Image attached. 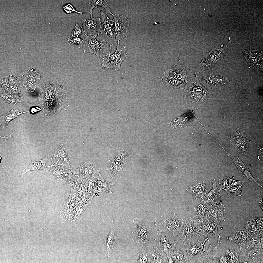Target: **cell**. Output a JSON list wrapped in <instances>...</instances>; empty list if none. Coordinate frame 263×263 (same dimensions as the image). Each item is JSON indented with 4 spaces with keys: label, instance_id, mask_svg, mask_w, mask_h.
Returning <instances> with one entry per match:
<instances>
[{
    "label": "cell",
    "instance_id": "30bf717a",
    "mask_svg": "<svg viewBox=\"0 0 263 263\" xmlns=\"http://www.w3.org/2000/svg\"><path fill=\"white\" fill-rule=\"evenodd\" d=\"M116 50L113 54L101 58L103 69H113L119 70L121 65L126 57L127 48L124 46L116 45Z\"/></svg>",
    "mask_w": 263,
    "mask_h": 263
},
{
    "label": "cell",
    "instance_id": "f546056e",
    "mask_svg": "<svg viewBox=\"0 0 263 263\" xmlns=\"http://www.w3.org/2000/svg\"><path fill=\"white\" fill-rule=\"evenodd\" d=\"M249 235L241 228L235 230L230 237L228 236L227 239L234 242L239 247L241 254L243 255L245 249V244L248 237Z\"/></svg>",
    "mask_w": 263,
    "mask_h": 263
},
{
    "label": "cell",
    "instance_id": "4fadbf2b",
    "mask_svg": "<svg viewBox=\"0 0 263 263\" xmlns=\"http://www.w3.org/2000/svg\"><path fill=\"white\" fill-rule=\"evenodd\" d=\"M227 140L238 153L245 156L249 153V143L246 134L238 130L227 137Z\"/></svg>",
    "mask_w": 263,
    "mask_h": 263
},
{
    "label": "cell",
    "instance_id": "d590c367",
    "mask_svg": "<svg viewBox=\"0 0 263 263\" xmlns=\"http://www.w3.org/2000/svg\"><path fill=\"white\" fill-rule=\"evenodd\" d=\"M244 56L246 61L250 63L252 66L257 65L260 61H262L263 54L262 52L256 51L247 50L245 51Z\"/></svg>",
    "mask_w": 263,
    "mask_h": 263
},
{
    "label": "cell",
    "instance_id": "74e56055",
    "mask_svg": "<svg viewBox=\"0 0 263 263\" xmlns=\"http://www.w3.org/2000/svg\"><path fill=\"white\" fill-rule=\"evenodd\" d=\"M263 232L258 231L247 237L245 247L249 246H263Z\"/></svg>",
    "mask_w": 263,
    "mask_h": 263
},
{
    "label": "cell",
    "instance_id": "7c38bea8",
    "mask_svg": "<svg viewBox=\"0 0 263 263\" xmlns=\"http://www.w3.org/2000/svg\"><path fill=\"white\" fill-rule=\"evenodd\" d=\"M40 75L33 68H29L20 75V87L32 94H34L39 82Z\"/></svg>",
    "mask_w": 263,
    "mask_h": 263
},
{
    "label": "cell",
    "instance_id": "680465c9",
    "mask_svg": "<svg viewBox=\"0 0 263 263\" xmlns=\"http://www.w3.org/2000/svg\"><path fill=\"white\" fill-rule=\"evenodd\" d=\"M216 263H228L226 255L218 256Z\"/></svg>",
    "mask_w": 263,
    "mask_h": 263
},
{
    "label": "cell",
    "instance_id": "5bb4252c",
    "mask_svg": "<svg viewBox=\"0 0 263 263\" xmlns=\"http://www.w3.org/2000/svg\"><path fill=\"white\" fill-rule=\"evenodd\" d=\"M0 89L4 90L18 97L23 98L20 90L19 78L12 72L7 74L0 79Z\"/></svg>",
    "mask_w": 263,
    "mask_h": 263
},
{
    "label": "cell",
    "instance_id": "c3c4849f",
    "mask_svg": "<svg viewBox=\"0 0 263 263\" xmlns=\"http://www.w3.org/2000/svg\"><path fill=\"white\" fill-rule=\"evenodd\" d=\"M69 183L71 187L77 191L85 189L82 184L81 180L74 175L73 178Z\"/></svg>",
    "mask_w": 263,
    "mask_h": 263
},
{
    "label": "cell",
    "instance_id": "f6af8a7d",
    "mask_svg": "<svg viewBox=\"0 0 263 263\" xmlns=\"http://www.w3.org/2000/svg\"><path fill=\"white\" fill-rule=\"evenodd\" d=\"M225 255L228 263H239V254L234 250H227L226 251Z\"/></svg>",
    "mask_w": 263,
    "mask_h": 263
},
{
    "label": "cell",
    "instance_id": "f907efd6",
    "mask_svg": "<svg viewBox=\"0 0 263 263\" xmlns=\"http://www.w3.org/2000/svg\"><path fill=\"white\" fill-rule=\"evenodd\" d=\"M62 9L64 11L65 13L67 14L73 13H76L80 14L89 13V12H83L77 11L73 6L72 4L70 3H67L65 4L63 6Z\"/></svg>",
    "mask_w": 263,
    "mask_h": 263
},
{
    "label": "cell",
    "instance_id": "6da1fadb",
    "mask_svg": "<svg viewBox=\"0 0 263 263\" xmlns=\"http://www.w3.org/2000/svg\"><path fill=\"white\" fill-rule=\"evenodd\" d=\"M66 84L57 81L47 80L43 84L38 96V103L46 117L55 115L67 100Z\"/></svg>",
    "mask_w": 263,
    "mask_h": 263
},
{
    "label": "cell",
    "instance_id": "7dc6e473",
    "mask_svg": "<svg viewBox=\"0 0 263 263\" xmlns=\"http://www.w3.org/2000/svg\"><path fill=\"white\" fill-rule=\"evenodd\" d=\"M242 186L228 187L225 191L228 195L231 197L235 196H241L242 195L241 188Z\"/></svg>",
    "mask_w": 263,
    "mask_h": 263
},
{
    "label": "cell",
    "instance_id": "cb8c5ba5",
    "mask_svg": "<svg viewBox=\"0 0 263 263\" xmlns=\"http://www.w3.org/2000/svg\"><path fill=\"white\" fill-rule=\"evenodd\" d=\"M223 150L231 159L238 169L239 173L244 177L258 186L263 188L260 184L254 178L250 173L249 169L246 164L242 161L238 156L233 155L228 152L222 146L221 147Z\"/></svg>",
    "mask_w": 263,
    "mask_h": 263
},
{
    "label": "cell",
    "instance_id": "60d3db41",
    "mask_svg": "<svg viewBox=\"0 0 263 263\" xmlns=\"http://www.w3.org/2000/svg\"><path fill=\"white\" fill-rule=\"evenodd\" d=\"M194 211L196 218L201 225L206 223V214L207 208L202 204L194 208Z\"/></svg>",
    "mask_w": 263,
    "mask_h": 263
},
{
    "label": "cell",
    "instance_id": "52a82bcc",
    "mask_svg": "<svg viewBox=\"0 0 263 263\" xmlns=\"http://www.w3.org/2000/svg\"><path fill=\"white\" fill-rule=\"evenodd\" d=\"M118 153L115 158L108 165L107 170L111 178L114 179L125 172L128 161L131 157L130 153L123 148L118 147Z\"/></svg>",
    "mask_w": 263,
    "mask_h": 263
},
{
    "label": "cell",
    "instance_id": "816d5d0a",
    "mask_svg": "<svg viewBox=\"0 0 263 263\" xmlns=\"http://www.w3.org/2000/svg\"><path fill=\"white\" fill-rule=\"evenodd\" d=\"M68 40L69 42L68 44L70 45H75L83 44L84 40L83 39L79 37H72L69 36L68 38Z\"/></svg>",
    "mask_w": 263,
    "mask_h": 263
},
{
    "label": "cell",
    "instance_id": "9a60e30c",
    "mask_svg": "<svg viewBox=\"0 0 263 263\" xmlns=\"http://www.w3.org/2000/svg\"><path fill=\"white\" fill-rule=\"evenodd\" d=\"M113 16L112 20L115 26L116 39L118 45L119 44L120 40L130 35L129 20L128 19L122 14H115Z\"/></svg>",
    "mask_w": 263,
    "mask_h": 263
},
{
    "label": "cell",
    "instance_id": "484cf974",
    "mask_svg": "<svg viewBox=\"0 0 263 263\" xmlns=\"http://www.w3.org/2000/svg\"><path fill=\"white\" fill-rule=\"evenodd\" d=\"M168 232L166 229L163 230L161 229H158L156 233H155L154 240L160 248L167 255H169V252L173 246Z\"/></svg>",
    "mask_w": 263,
    "mask_h": 263
},
{
    "label": "cell",
    "instance_id": "2e32d148",
    "mask_svg": "<svg viewBox=\"0 0 263 263\" xmlns=\"http://www.w3.org/2000/svg\"><path fill=\"white\" fill-rule=\"evenodd\" d=\"M218 236L217 243L215 246L212 247L209 244L206 253L202 252L193 257L190 261V263H216L218 256L217 250L223 239L219 234Z\"/></svg>",
    "mask_w": 263,
    "mask_h": 263
},
{
    "label": "cell",
    "instance_id": "8fae6325",
    "mask_svg": "<svg viewBox=\"0 0 263 263\" xmlns=\"http://www.w3.org/2000/svg\"><path fill=\"white\" fill-rule=\"evenodd\" d=\"M44 170L56 183H70L74 176L71 169L56 165L46 167Z\"/></svg>",
    "mask_w": 263,
    "mask_h": 263
},
{
    "label": "cell",
    "instance_id": "8d00e7d4",
    "mask_svg": "<svg viewBox=\"0 0 263 263\" xmlns=\"http://www.w3.org/2000/svg\"><path fill=\"white\" fill-rule=\"evenodd\" d=\"M219 225L216 223L210 222L201 225L200 229L201 233L203 237L204 236L209 241L207 237L208 234L212 233L213 235L216 236L218 233L217 227Z\"/></svg>",
    "mask_w": 263,
    "mask_h": 263
},
{
    "label": "cell",
    "instance_id": "bcb514c9",
    "mask_svg": "<svg viewBox=\"0 0 263 263\" xmlns=\"http://www.w3.org/2000/svg\"><path fill=\"white\" fill-rule=\"evenodd\" d=\"M96 178L94 175L81 180L82 184L86 190L90 192L95 183Z\"/></svg>",
    "mask_w": 263,
    "mask_h": 263
},
{
    "label": "cell",
    "instance_id": "d4e9b609",
    "mask_svg": "<svg viewBox=\"0 0 263 263\" xmlns=\"http://www.w3.org/2000/svg\"><path fill=\"white\" fill-rule=\"evenodd\" d=\"M146 249L149 263H167V255L154 241Z\"/></svg>",
    "mask_w": 263,
    "mask_h": 263
},
{
    "label": "cell",
    "instance_id": "1f68e13d",
    "mask_svg": "<svg viewBox=\"0 0 263 263\" xmlns=\"http://www.w3.org/2000/svg\"><path fill=\"white\" fill-rule=\"evenodd\" d=\"M195 115V113L193 111H188L183 115L168 121L167 124L172 129H177L183 125Z\"/></svg>",
    "mask_w": 263,
    "mask_h": 263
},
{
    "label": "cell",
    "instance_id": "b9f144b4",
    "mask_svg": "<svg viewBox=\"0 0 263 263\" xmlns=\"http://www.w3.org/2000/svg\"><path fill=\"white\" fill-rule=\"evenodd\" d=\"M94 176L97 179V180L95 181V182L98 186L103 189L110 191V193L113 192V190L111 187V186L113 185L112 182L106 181L100 173Z\"/></svg>",
    "mask_w": 263,
    "mask_h": 263
},
{
    "label": "cell",
    "instance_id": "603a6c76",
    "mask_svg": "<svg viewBox=\"0 0 263 263\" xmlns=\"http://www.w3.org/2000/svg\"><path fill=\"white\" fill-rule=\"evenodd\" d=\"M263 246H249L245 247L241 257L247 263H263Z\"/></svg>",
    "mask_w": 263,
    "mask_h": 263
},
{
    "label": "cell",
    "instance_id": "6125c7cd",
    "mask_svg": "<svg viewBox=\"0 0 263 263\" xmlns=\"http://www.w3.org/2000/svg\"><path fill=\"white\" fill-rule=\"evenodd\" d=\"M15 131H16L15 130L13 132H12V133H10V135H9L8 136H0V137L1 138L4 139L5 140H8V139H10V138H13V137L12 136V134L13 133L15 132Z\"/></svg>",
    "mask_w": 263,
    "mask_h": 263
},
{
    "label": "cell",
    "instance_id": "ac0fdd59",
    "mask_svg": "<svg viewBox=\"0 0 263 263\" xmlns=\"http://www.w3.org/2000/svg\"><path fill=\"white\" fill-rule=\"evenodd\" d=\"M101 167L99 164L90 161L82 163L78 168L71 170L73 174L81 180L100 173Z\"/></svg>",
    "mask_w": 263,
    "mask_h": 263
},
{
    "label": "cell",
    "instance_id": "f5cc1de1",
    "mask_svg": "<svg viewBox=\"0 0 263 263\" xmlns=\"http://www.w3.org/2000/svg\"><path fill=\"white\" fill-rule=\"evenodd\" d=\"M229 177H226L220 178L219 180V183L221 190L225 191L229 187Z\"/></svg>",
    "mask_w": 263,
    "mask_h": 263
},
{
    "label": "cell",
    "instance_id": "836d02e7",
    "mask_svg": "<svg viewBox=\"0 0 263 263\" xmlns=\"http://www.w3.org/2000/svg\"><path fill=\"white\" fill-rule=\"evenodd\" d=\"M28 112V111H27L20 112L16 108L12 109L7 113L0 116V127L3 128L6 127L11 121L22 114Z\"/></svg>",
    "mask_w": 263,
    "mask_h": 263
},
{
    "label": "cell",
    "instance_id": "8992f818",
    "mask_svg": "<svg viewBox=\"0 0 263 263\" xmlns=\"http://www.w3.org/2000/svg\"><path fill=\"white\" fill-rule=\"evenodd\" d=\"M201 225L196 218L183 217V229L181 232L174 238V245H177L178 241L182 240L183 242H188V240L193 237L195 239L198 240V243H201L199 240L201 236L200 229Z\"/></svg>",
    "mask_w": 263,
    "mask_h": 263
},
{
    "label": "cell",
    "instance_id": "277c9868",
    "mask_svg": "<svg viewBox=\"0 0 263 263\" xmlns=\"http://www.w3.org/2000/svg\"><path fill=\"white\" fill-rule=\"evenodd\" d=\"M160 79L165 86L180 90L184 89L188 81L186 68L182 64L169 67L163 72Z\"/></svg>",
    "mask_w": 263,
    "mask_h": 263
},
{
    "label": "cell",
    "instance_id": "44dd1931",
    "mask_svg": "<svg viewBox=\"0 0 263 263\" xmlns=\"http://www.w3.org/2000/svg\"><path fill=\"white\" fill-rule=\"evenodd\" d=\"M81 28L84 33L87 35L97 36L101 33L102 25L100 18L93 17L83 18Z\"/></svg>",
    "mask_w": 263,
    "mask_h": 263
},
{
    "label": "cell",
    "instance_id": "e575fe53",
    "mask_svg": "<svg viewBox=\"0 0 263 263\" xmlns=\"http://www.w3.org/2000/svg\"><path fill=\"white\" fill-rule=\"evenodd\" d=\"M255 217L256 216H254L249 217L241 228L249 236L254 234L258 231Z\"/></svg>",
    "mask_w": 263,
    "mask_h": 263
},
{
    "label": "cell",
    "instance_id": "ffe728a7",
    "mask_svg": "<svg viewBox=\"0 0 263 263\" xmlns=\"http://www.w3.org/2000/svg\"><path fill=\"white\" fill-rule=\"evenodd\" d=\"M52 164H55L71 169L70 160L68 158L65 144H59L54 150L51 159Z\"/></svg>",
    "mask_w": 263,
    "mask_h": 263
},
{
    "label": "cell",
    "instance_id": "ab89813d",
    "mask_svg": "<svg viewBox=\"0 0 263 263\" xmlns=\"http://www.w3.org/2000/svg\"><path fill=\"white\" fill-rule=\"evenodd\" d=\"M88 4L91 5L89 12V13L91 17H93L92 12L93 9L96 8L100 7H102L104 8L106 12L109 13L113 16L114 15L111 12L110 8L109 7L108 4L106 0H90Z\"/></svg>",
    "mask_w": 263,
    "mask_h": 263
},
{
    "label": "cell",
    "instance_id": "db71d44e",
    "mask_svg": "<svg viewBox=\"0 0 263 263\" xmlns=\"http://www.w3.org/2000/svg\"><path fill=\"white\" fill-rule=\"evenodd\" d=\"M84 32L82 28L77 22L75 23V25L73 30L70 36L74 37H78L81 35Z\"/></svg>",
    "mask_w": 263,
    "mask_h": 263
},
{
    "label": "cell",
    "instance_id": "d6986e66",
    "mask_svg": "<svg viewBox=\"0 0 263 263\" xmlns=\"http://www.w3.org/2000/svg\"><path fill=\"white\" fill-rule=\"evenodd\" d=\"M164 227L171 232L175 238L180 233L183 229V217L175 213L169 216L162 222Z\"/></svg>",
    "mask_w": 263,
    "mask_h": 263
},
{
    "label": "cell",
    "instance_id": "94428289",
    "mask_svg": "<svg viewBox=\"0 0 263 263\" xmlns=\"http://www.w3.org/2000/svg\"><path fill=\"white\" fill-rule=\"evenodd\" d=\"M7 166H6L3 167H1L0 168V176H1L2 178H3V179H4V181L5 186H6L5 178L6 177L7 175H6L5 174L3 173V172L2 171V169L3 168Z\"/></svg>",
    "mask_w": 263,
    "mask_h": 263
},
{
    "label": "cell",
    "instance_id": "9f6ffc18",
    "mask_svg": "<svg viewBox=\"0 0 263 263\" xmlns=\"http://www.w3.org/2000/svg\"><path fill=\"white\" fill-rule=\"evenodd\" d=\"M244 183V181L236 180L229 178V187L242 186Z\"/></svg>",
    "mask_w": 263,
    "mask_h": 263
},
{
    "label": "cell",
    "instance_id": "be15d7a7",
    "mask_svg": "<svg viewBox=\"0 0 263 263\" xmlns=\"http://www.w3.org/2000/svg\"><path fill=\"white\" fill-rule=\"evenodd\" d=\"M168 259L167 263H174V261L171 256L169 255H167Z\"/></svg>",
    "mask_w": 263,
    "mask_h": 263
},
{
    "label": "cell",
    "instance_id": "9c48e42d",
    "mask_svg": "<svg viewBox=\"0 0 263 263\" xmlns=\"http://www.w3.org/2000/svg\"><path fill=\"white\" fill-rule=\"evenodd\" d=\"M198 81L207 88L212 90L230 82L227 77L216 72L203 71L197 76Z\"/></svg>",
    "mask_w": 263,
    "mask_h": 263
},
{
    "label": "cell",
    "instance_id": "4dcf8cb0",
    "mask_svg": "<svg viewBox=\"0 0 263 263\" xmlns=\"http://www.w3.org/2000/svg\"><path fill=\"white\" fill-rule=\"evenodd\" d=\"M184 248H178L174 245L169 252L174 263H190L189 259L185 252Z\"/></svg>",
    "mask_w": 263,
    "mask_h": 263
},
{
    "label": "cell",
    "instance_id": "11a10c76",
    "mask_svg": "<svg viewBox=\"0 0 263 263\" xmlns=\"http://www.w3.org/2000/svg\"><path fill=\"white\" fill-rule=\"evenodd\" d=\"M101 192H105L106 193H108L109 192V191L102 189L95 183L92 187L90 192L92 195L93 196L95 195V193H97Z\"/></svg>",
    "mask_w": 263,
    "mask_h": 263
},
{
    "label": "cell",
    "instance_id": "e7e4bbea",
    "mask_svg": "<svg viewBox=\"0 0 263 263\" xmlns=\"http://www.w3.org/2000/svg\"><path fill=\"white\" fill-rule=\"evenodd\" d=\"M262 200H263V199H261V200L259 202V205H260V207H261L262 208L263 210V203H262L263 202L262 201Z\"/></svg>",
    "mask_w": 263,
    "mask_h": 263
},
{
    "label": "cell",
    "instance_id": "f1b7e54d",
    "mask_svg": "<svg viewBox=\"0 0 263 263\" xmlns=\"http://www.w3.org/2000/svg\"><path fill=\"white\" fill-rule=\"evenodd\" d=\"M117 240V234L114 226L113 217L111 230L103 246L105 257H108L111 253L115 246Z\"/></svg>",
    "mask_w": 263,
    "mask_h": 263
},
{
    "label": "cell",
    "instance_id": "ba28073f",
    "mask_svg": "<svg viewBox=\"0 0 263 263\" xmlns=\"http://www.w3.org/2000/svg\"><path fill=\"white\" fill-rule=\"evenodd\" d=\"M229 45V43L223 47L216 48L203 54V59L194 72V77L197 78L199 74L210 69L219 61Z\"/></svg>",
    "mask_w": 263,
    "mask_h": 263
},
{
    "label": "cell",
    "instance_id": "681fc988",
    "mask_svg": "<svg viewBox=\"0 0 263 263\" xmlns=\"http://www.w3.org/2000/svg\"><path fill=\"white\" fill-rule=\"evenodd\" d=\"M142 250L138 253V258L137 263H149L148 256L146 249L142 248Z\"/></svg>",
    "mask_w": 263,
    "mask_h": 263
},
{
    "label": "cell",
    "instance_id": "7402d4cb",
    "mask_svg": "<svg viewBox=\"0 0 263 263\" xmlns=\"http://www.w3.org/2000/svg\"><path fill=\"white\" fill-rule=\"evenodd\" d=\"M225 211V207L221 202L218 204L210 206L207 208V223L211 222L219 225L225 221L223 215Z\"/></svg>",
    "mask_w": 263,
    "mask_h": 263
},
{
    "label": "cell",
    "instance_id": "6f0895ef",
    "mask_svg": "<svg viewBox=\"0 0 263 263\" xmlns=\"http://www.w3.org/2000/svg\"><path fill=\"white\" fill-rule=\"evenodd\" d=\"M257 223V226L258 231L263 232V217L261 218L255 217Z\"/></svg>",
    "mask_w": 263,
    "mask_h": 263
},
{
    "label": "cell",
    "instance_id": "03108f58",
    "mask_svg": "<svg viewBox=\"0 0 263 263\" xmlns=\"http://www.w3.org/2000/svg\"><path fill=\"white\" fill-rule=\"evenodd\" d=\"M38 109L37 108L36 109V108H32V109H33V110H31V111H34V112H35L38 111V109Z\"/></svg>",
    "mask_w": 263,
    "mask_h": 263
},
{
    "label": "cell",
    "instance_id": "d6a6232c",
    "mask_svg": "<svg viewBox=\"0 0 263 263\" xmlns=\"http://www.w3.org/2000/svg\"><path fill=\"white\" fill-rule=\"evenodd\" d=\"M50 159V157L47 156L42 160H34L32 161L29 165L24 169L23 172L19 174V176L23 177L26 173L29 171L44 169L46 167V163Z\"/></svg>",
    "mask_w": 263,
    "mask_h": 263
},
{
    "label": "cell",
    "instance_id": "91938a15",
    "mask_svg": "<svg viewBox=\"0 0 263 263\" xmlns=\"http://www.w3.org/2000/svg\"><path fill=\"white\" fill-rule=\"evenodd\" d=\"M257 148L258 150L259 155L263 156V145L259 144L257 146Z\"/></svg>",
    "mask_w": 263,
    "mask_h": 263
},
{
    "label": "cell",
    "instance_id": "7bdbcfd3",
    "mask_svg": "<svg viewBox=\"0 0 263 263\" xmlns=\"http://www.w3.org/2000/svg\"><path fill=\"white\" fill-rule=\"evenodd\" d=\"M0 96L4 99L5 102L13 105L16 104L17 103L22 102V101L18 98V97L4 90Z\"/></svg>",
    "mask_w": 263,
    "mask_h": 263
},
{
    "label": "cell",
    "instance_id": "f35d334b",
    "mask_svg": "<svg viewBox=\"0 0 263 263\" xmlns=\"http://www.w3.org/2000/svg\"><path fill=\"white\" fill-rule=\"evenodd\" d=\"M198 243L197 242L196 244L194 242L192 243L190 242L188 243V242H183L184 249L188 254L190 261L195 256L203 251L200 247L197 246V244Z\"/></svg>",
    "mask_w": 263,
    "mask_h": 263
},
{
    "label": "cell",
    "instance_id": "e0dca14e",
    "mask_svg": "<svg viewBox=\"0 0 263 263\" xmlns=\"http://www.w3.org/2000/svg\"><path fill=\"white\" fill-rule=\"evenodd\" d=\"M102 29L100 34L107 39L112 45H117L116 39V32L114 23L108 16L106 12L100 11Z\"/></svg>",
    "mask_w": 263,
    "mask_h": 263
},
{
    "label": "cell",
    "instance_id": "7a4b0ae2",
    "mask_svg": "<svg viewBox=\"0 0 263 263\" xmlns=\"http://www.w3.org/2000/svg\"><path fill=\"white\" fill-rule=\"evenodd\" d=\"M182 94L186 101L192 107L203 108L214 98L212 93L208 90L196 78L190 77L182 90Z\"/></svg>",
    "mask_w": 263,
    "mask_h": 263
},
{
    "label": "cell",
    "instance_id": "ee69618b",
    "mask_svg": "<svg viewBox=\"0 0 263 263\" xmlns=\"http://www.w3.org/2000/svg\"><path fill=\"white\" fill-rule=\"evenodd\" d=\"M79 196L84 205L87 207L91 204L94 196L85 189L78 191Z\"/></svg>",
    "mask_w": 263,
    "mask_h": 263
},
{
    "label": "cell",
    "instance_id": "83f0119b",
    "mask_svg": "<svg viewBox=\"0 0 263 263\" xmlns=\"http://www.w3.org/2000/svg\"><path fill=\"white\" fill-rule=\"evenodd\" d=\"M208 186L205 184V181L202 179L197 180L195 183L186 189L188 192L191 193L195 199H201L203 198L207 191Z\"/></svg>",
    "mask_w": 263,
    "mask_h": 263
},
{
    "label": "cell",
    "instance_id": "5b68a950",
    "mask_svg": "<svg viewBox=\"0 0 263 263\" xmlns=\"http://www.w3.org/2000/svg\"><path fill=\"white\" fill-rule=\"evenodd\" d=\"M133 223L135 232L132 240L140 248H147L154 241L155 232L144 225L141 218H134Z\"/></svg>",
    "mask_w": 263,
    "mask_h": 263
},
{
    "label": "cell",
    "instance_id": "3957f363",
    "mask_svg": "<svg viewBox=\"0 0 263 263\" xmlns=\"http://www.w3.org/2000/svg\"><path fill=\"white\" fill-rule=\"evenodd\" d=\"M83 49L85 53H92L101 58L110 55L113 45L106 38L100 34L92 36L85 34Z\"/></svg>",
    "mask_w": 263,
    "mask_h": 263
},
{
    "label": "cell",
    "instance_id": "4316f807",
    "mask_svg": "<svg viewBox=\"0 0 263 263\" xmlns=\"http://www.w3.org/2000/svg\"><path fill=\"white\" fill-rule=\"evenodd\" d=\"M213 187L208 193H206L205 197L200 199L201 203L207 208L210 206L216 205L221 202L220 196V191L216 186V180L212 181Z\"/></svg>",
    "mask_w": 263,
    "mask_h": 263
}]
</instances>
